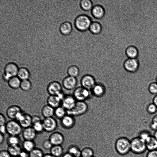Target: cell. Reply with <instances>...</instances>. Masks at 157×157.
Instances as JSON below:
<instances>
[{"mask_svg": "<svg viewBox=\"0 0 157 157\" xmlns=\"http://www.w3.org/2000/svg\"><path fill=\"white\" fill-rule=\"evenodd\" d=\"M131 139L128 137L123 136L117 140L115 148L118 153L121 155H125L131 152Z\"/></svg>", "mask_w": 157, "mask_h": 157, "instance_id": "obj_1", "label": "cell"}, {"mask_svg": "<svg viewBox=\"0 0 157 157\" xmlns=\"http://www.w3.org/2000/svg\"><path fill=\"white\" fill-rule=\"evenodd\" d=\"M92 22V20L89 16L82 14L79 15L75 18L74 24L78 30L84 32L89 30Z\"/></svg>", "mask_w": 157, "mask_h": 157, "instance_id": "obj_2", "label": "cell"}, {"mask_svg": "<svg viewBox=\"0 0 157 157\" xmlns=\"http://www.w3.org/2000/svg\"><path fill=\"white\" fill-rule=\"evenodd\" d=\"M130 145L131 152L134 154H141L147 150L145 142L138 136L131 139Z\"/></svg>", "mask_w": 157, "mask_h": 157, "instance_id": "obj_3", "label": "cell"}, {"mask_svg": "<svg viewBox=\"0 0 157 157\" xmlns=\"http://www.w3.org/2000/svg\"><path fill=\"white\" fill-rule=\"evenodd\" d=\"M18 69L17 65L14 63H7L4 67L3 79L7 82L11 78L17 76Z\"/></svg>", "mask_w": 157, "mask_h": 157, "instance_id": "obj_4", "label": "cell"}, {"mask_svg": "<svg viewBox=\"0 0 157 157\" xmlns=\"http://www.w3.org/2000/svg\"><path fill=\"white\" fill-rule=\"evenodd\" d=\"M88 108L87 104L84 101H77L73 108L66 110V113L73 117L81 115L86 112Z\"/></svg>", "mask_w": 157, "mask_h": 157, "instance_id": "obj_5", "label": "cell"}, {"mask_svg": "<svg viewBox=\"0 0 157 157\" xmlns=\"http://www.w3.org/2000/svg\"><path fill=\"white\" fill-rule=\"evenodd\" d=\"M6 125L9 135L18 136L22 132V127L16 120H11L6 123Z\"/></svg>", "mask_w": 157, "mask_h": 157, "instance_id": "obj_6", "label": "cell"}, {"mask_svg": "<svg viewBox=\"0 0 157 157\" xmlns=\"http://www.w3.org/2000/svg\"><path fill=\"white\" fill-rule=\"evenodd\" d=\"M123 66L126 71L129 73H135L138 71L140 64L137 58H128L124 62Z\"/></svg>", "mask_w": 157, "mask_h": 157, "instance_id": "obj_7", "label": "cell"}, {"mask_svg": "<svg viewBox=\"0 0 157 157\" xmlns=\"http://www.w3.org/2000/svg\"><path fill=\"white\" fill-rule=\"evenodd\" d=\"M89 90L83 87L79 86L74 91L73 96L77 101H84L90 96Z\"/></svg>", "mask_w": 157, "mask_h": 157, "instance_id": "obj_8", "label": "cell"}, {"mask_svg": "<svg viewBox=\"0 0 157 157\" xmlns=\"http://www.w3.org/2000/svg\"><path fill=\"white\" fill-rule=\"evenodd\" d=\"M42 123L44 131L48 132L54 131L58 126L56 120L53 117L44 118L42 121Z\"/></svg>", "mask_w": 157, "mask_h": 157, "instance_id": "obj_9", "label": "cell"}, {"mask_svg": "<svg viewBox=\"0 0 157 157\" xmlns=\"http://www.w3.org/2000/svg\"><path fill=\"white\" fill-rule=\"evenodd\" d=\"M47 90L49 95H58L62 92V86L59 82L52 81L48 85Z\"/></svg>", "mask_w": 157, "mask_h": 157, "instance_id": "obj_10", "label": "cell"}, {"mask_svg": "<svg viewBox=\"0 0 157 157\" xmlns=\"http://www.w3.org/2000/svg\"><path fill=\"white\" fill-rule=\"evenodd\" d=\"M82 86L88 90H91L96 84L94 78L90 75L86 74L84 75L81 80Z\"/></svg>", "mask_w": 157, "mask_h": 157, "instance_id": "obj_11", "label": "cell"}, {"mask_svg": "<svg viewBox=\"0 0 157 157\" xmlns=\"http://www.w3.org/2000/svg\"><path fill=\"white\" fill-rule=\"evenodd\" d=\"M48 139L53 145H61L65 141L64 135L59 132H55L51 133Z\"/></svg>", "mask_w": 157, "mask_h": 157, "instance_id": "obj_12", "label": "cell"}, {"mask_svg": "<svg viewBox=\"0 0 157 157\" xmlns=\"http://www.w3.org/2000/svg\"><path fill=\"white\" fill-rule=\"evenodd\" d=\"M76 17L72 18L70 21H63L60 24L59 29V32L62 35L66 36L69 35L71 33L73 30V26L71 20L74 18H75Z\"/></svg>", "mask_w": 157, "mask_h": 157, "instance_id": "obj_13", "label": "cell"}, {"mask_svg": "<svg viewBox=\"0 0 157 157\" xmlns=\"http://www.w3.org/2000/svg\"><path fill=\"white\" fill-rule=\"evenodd\" d=\"M76 100L73 95H65L61 102L62 106L66 110L73 108L76 103Z\"/></svg>", "mask_w": 157, "mask_h": 157, "instance_id": "obj_14", "label": "cell"}, {"mask_svg": "<svg viewBox=\"0 0 157 157\" xmlns=\"http://www.w3.org/2000/svg\"><path fill=\"white\" fill-rule=\"evenodd\" d=\"M60 124L64 128L70 129L74 126L75 121L73 116L67 114L60 119Z\"/></svg>", "mask_w": 157, "mask_h": 157, "instance_id": "obj_15", "label": "cell"}, {"mask_svg": "<svg viewBox=\"0 0 157 157\" xmlns=\"http://www.w3.org/2000/svg\"><path fill=\"white\" fill-rule=\"evenodd\" d=\"M77 83V80L76 78L68 75L63 79L62 85L65 89L71 90L75 87Z\"/></svg>", "mask_w": 157, "mask_h": 157, "instance_id": "obj_16", "label": "cell"}, {"mask_svg": "<svg viewBox=\"0 0 157 157\" xmlns=\"http://www.w3.org/2000/svg\"><path fill=\"white\" fill-rule=\"evenodd\" d=\"M17 121L24 128L32 125V116L28 113H23Z\"/></svg>", "mask_w": 157, "mask_h": 157, "instance_id": "obj_17", "label": "cell"}, {"mask_svg": "<svg viewBox=\"0 0 157 157\" xmlns=\"http://www.w3.org/2000/svg\"><path fill=\"white\" fill-rule=\"evenodd\" d=\"M91 13L94 18L99 19L104 17L105 11L104 8L102 6L97 4L93 6L91 10Z\"/></svg>", "mask_w": 157, "mask_h": 157, "instance_id": "obj_18", "label": "cell"}, {"mask_svg": "<svg viewBox=\"0 0 157 157\" xmlns=\"http://www.w3.org/2000/svg\"><path fill=\"white\" fill-rule=\"evenodd\" d=\"M21 112V109L19 106L16 105H13L7 108L6 114L9 118L11 120H15L17 115Z\"/></svg>", "mask_w": 157, "mask_h": 157, "instance_id": "obj_19", "label": "cell"}, {"mask_svg": "<svg viewBox=\"0 0 157 157\" xmlns=\"http://www.w3.org/2000/svg\"><path fill=\"white\" fill-rule=\"evenodd\" d=\"M22 134L24 140H33L36 138L37 133L31 126L24 128Z\"/></svg>", "mask_w": 157, "mask_h": 157, "instance_id": "obj_20", "label": "cell"}, {"mask_svg": "<svg viewBox=\"0 0 157 157\" xmlns=\"http://www.w3.org/2000/svg\"><path fill=\"white\" fill-rule=\"evenodd\" d=\"M61 99L57 95H49L47 100V104L54 109L60 106Z\"/></svg>", "mask_w": 157, "mask_h": 157, "instance_id": "obj_21", "label": "cell"}, {"mask_svg": "<svg viewBox=\"0 0 157 157\" xmlns=\"http://www.w3.org/2000/svg\"><path fill=\"white\" fill-rule=\"evenodd\" d=\"M92 94L97 97L102 96L105 93V88L101 83H96L91 89Z\"/></svg>", "mask_w": 157, "mask_h": 157, "instance_id": "obj_22", "label": "cell"}, {"mask_svg": "<svg viewBox=\"0 0 157 157\" xmlns=\"http://www.w3.org/2000/svg\"><path fill=\"white\" fill-rule=\"evenodd\" d=\"M73 155L74 157L81 156V148L77 145L73 143H71L67 147V151Z\"/></svg>", "mask_w": 157, "mask_h": 157, "instance_id": "obj_23", "label": "cell"}, {"mask_svg": "<svg viewBox=\"0 0 157 157\" xmlns=\"http://www.w3.org/2000/svg\"><path fill=\"white\" fill-rule=\"evenodd\" d=\"M81 148V156L82 157H93L94 152L92 148L87 145L78 146Z\"/></svg>", "mask_w": 157, "mask_h": 157, "instance_id": "obj_24", "label": "cell"}, {"mask_svg": "<svg viewBox=\"0 0 157 157\" xmlns=\"http://www.w3.org/2000/svg\"><path fill=\"white\" fill-rule=\"evenodd\" d=\"M17 76L21 80L29 79L30 73L28 68L25 67L19 68Z\"/></svg>", "mask_w": 157, "mask_h": 157, "instance_id": "obj_25", "label": "cell"}, {"mask_svg": "<svg viewBox=\"0 0 157 157\" xmlns=\"http://www.w3.org/2000/svg\"><path fill=\"white\" fill-rule=\"evenodd\" d=\"M125 53L129 58H136L138 56V50L136 46L129 45L126 48Z\"/></svg>", "mask_w": 157, "mask_h": 157, "instance_id": "obj_26", "label": "cell"}, {"mask_svg": "<svg viewBox=\"0 0 157 157\" xmlns=\"http://www.w3.org/2000/svg\"><path fill=\"white\" fill-rule=\"evenodd\" d=\"M55 109L47 104L44 105L42 108L41 112L44 118L53 117L54 114Z\"/></svg>", "mask_w": 157, "mask_h": 157, "instance_id": "obj_27", "label": "cell"}, {"mask_svg": "<svg viewBox=\"0 0 157 157\" xmlns=\"http://www.w3.org/2000/svg\"><path fill=\"white\" fill-rule=\"evenodd\" d=\"M102 26L100 22L98 21H93L91 23L89 30L92 33L98 34L101 31Z\"/></svg>", "mask_w": 157, "mask_h": 157, "instance_id": "obj_28", "label": "cell"}, {"mask_svg": "<svg viewBox=\"0 0 157 157\" xmlns=\"http://www.w3.org/2000/svg\"><path fill=\"white\" fill-rule=\"evenodd\" d=\"M7 150L12 157L19 156L22 151L19 144L8 145Z\"/></svg>", "mask_w": 157, "mask_h": 157, "instance_id": "obj_29", "label": "cell"}, {"mask_svg": "<svg viewBox=\"0 0 157 157\" xmlns=\"http://www.w3.org/2000/svg\"><path fill=\"white\" fill-rule=\"evenodd\" d=\"M145 143L148 151L157 149V140L153 136H151Z\"/></svg>", "mask_w": 157, "mask_h": 157, "instance_id": "obj_30", "label": "cell"}, {"mask_svg": "<svg viewBox=\"0 0 157 157\" xmlns=\"http://www.w3.org/2000/svg\"><path fill=\"white\" fill-rule=\"evenodd\" d=\"M21 80L17 76L11 78L7 82L8 84L11 88L17 89L20 88Z\"/></svg>", "mask_w": 157, "mask_h": 157, "instance_id": "obj_31", "label": "cell"}, {"mask_svg": "<svg viewBox=\"0 0 157 157\" xmlns=\"http://www.w3.org/2000/svg\"><path fill=\"white\" fill-rule=\"evenodd\" d=\"M50 153L55 157H60L63 154V149L62 145H53L50 150Z\"/></svg>", "mask_w": 157, "mask_h": 157, "instance_id": "obj_32", "label": "cell"}, {"mask_svg": "<svg viewBox=\"0 0 157 157\" xmlns=\"http://www.w3.org/2000/svg\"><path fill=\"white\" fill-rule=\"evenodd\" d=\"M67 73L68 76L76 78L79 75L80 69L76 65H70L67 68Z\"/></svg>", "mask_w": 157, "mask_h": 157, "instance_id": "obj_33", "label": "cell"}, {"mask_svg": "<svg viewBox=\"0 0 157 157\" xmlns=\"http://www.w3.org/2000/svg\"><path fill=\"white\" fill-rule=\"evenodd\" d=\"M22 145L24 150L28 153L36 148L35 143L33 140H24Z\"/></svg>", "mask_w": 157, "mask_h": 157, "instance_id": "obj_34", "label": "cell"}, {"mask_svg": "<svg viewBox=\"0 0 157 157\" xmlns=\"http://www.w3.org/2000/svg\"><path fill=\"white\" fill-rule=\"evenodd\" d=\"M93 6L91 0H81L80 1V7L83 10L85 11H90Z\"/></svg>", "mask_w": 157, "mask_h": 157, "instance_id": "obj_35", "label": "cell"}, {"mask_svg": "<svg viewBox=\"0 0 157 157\" xmlns=\"http://www.w3.org/2000/svg\"><path fill=\"white\" fill-rule=\"evenodd\" d=\"M66 114V110L62 106L55 109L54 116L57 118L61 119Z\"/></svg>", "mask_w": 157, "mask_h": 157, "instance_id": "obj_36", "label": "cell"}, {"mask_svg": "<svg viewBox=\"0 0 157 157\" xmlns=\"http://www.w3.org/2000/svg\"><path fill=\"white\" fill-rule=\"evenodd\" d=\"M20 141L18 136L9 135L7 138V142L8 145H19Z\"/></svg>", "mask_w": 157, "mask_h": 157, "instance_id": "obj_37", "label": "cell"}, {"mask_svg": "<svg viewBox=\"0 0 157 157\" xmlns=\"http://www.w3.org/2000/svg\"><path fill=\"white\" fill-rule=\"evenodd\" d=\"M32 87V83L29 79L21 80L20 88L23 91H29Z\"/></svg>", "mask_w": 157, "mask_h": 157, "instance_id": "obj_38", "label": "cell"}, {"mask_svg": "<svg viewBox=\"0 0 157 157\" xmlns=\"http://www.w3.org/2000/svg\"><path fill=\"white\" fill-rule=\"evenodd\" d=\"M44 155L41 149L36 147L29 153L28 157H43Z\"/></svg>", "mask_w": 157, "mask_h": 157, "instance_id": "obj_39", "label": "cell"}, {"mask_svg": "<svg viewBox=\"0 0 157 157\" xmlns=\"http://www.w3.org/2000/svg\"><path fill=\"white\" fill-rule=\"evenodd\" d=\"M147 89L149 92L151 94L156 95L157 94V83L155 82H152L148 85Z\"/></svg>", "mask_w": 157, "mask_h": 157, "instance_id": "obj_40", "label": "cell"}, {"mask_svg": "<svg viewBox=\"0 0 157 157\" xmlns=\"http://www.w3.org/2000/svg\"><path fill=\"white\" fill-rule=\"evenodd\" d=\"M32 127L37 134L42 133L44 131L42 121L33 124Z\"/></svg>", "mask_w": 157, "mask_h": 157, "instance_id": "obj_41", "label": "cell"}, {"mask_svg": "<svg viewBox=\"0 0 157 157\" xmlns=\"http://www.w3.org/2000/svg\"><path fill=\"white\" fill-rule=\"evenodd\" d=\"M147 112L150 114H154L157 112V107L152 102L149 103L146 107Z\"/></svg>", "mask_w": 157, "mask_h": 157, "instance_id": "obj_42", "label": "cell"}, {"mask_svg": "<svg viewBox=\"0 0 157 157\" xmlns=\"http://www.w3.org/2000/svg\"><path fill=\"white\" fill-rule=\"evenodd\" d=\"M151 136L152 135L149 131L143 130L139 133L138 136L146 142Z\"/></svg>", "mask_w": 157, "mask_h": 157, "instance_id": "obj_43", "label": "cell"}, {"mask_svg": "<svg viewBox=\"0 0 157 157\" xmlns=\"http://www.w3.org/2000/svg\"><path fill=\"white\" fill-rule=\"evenodd\" d=\"M150 126L151 129L154 131L157 129V114L152 117Z\"/></svg>", "mask_w": 157, "mask_h": 157, "instance_id": "obj_44", "label": "cell"}, {"mask_svg": "<svg viewBox=\"0 0 157 157\" xmlns=\"http://www.w3.org/2000/svg\"><path fill=\"white\" fill-rule=\"evenodd\" d=\"M42 145L43 147L46 150H50L53 146V145L48 139H45L43 141Z\"/></svg>", "mask_w": 157, "mask_h": 157, "instance_id": "obj_45", "label": "cell"}, {"mask_svg": "<svg viewBox=\"0 0 157 157\" xmlns=\"http://www.w3.org/2000/svg\"><path fill=\"white\" fill-rule=\"evenodd\" d=\"M145 157H157V149L148 151Z\"/></svg>", "mask_w": 157, "mask_h": 157, "instance_id": "obj_46", "label": "cell"}, {"mask_svg": "<svg viewBox=\"0 0 157 157\" xmlns=\"http://www.w3.org/2000/svg\"><path fill=\"white\" fill-rule=\"evenodd\" d=\"M0 157H12L7 150H2L0 151Z\"/></svg>", "mask_w": 157, "mask_h": 157, "instance_id": "obj_47", "label": "cell"}, {"mask_svg": "<svg viewBox=\"0 0 157 157\" xmlns=\"http://www.w3.org/2000/svg\"><path fill=\"white\" fill-rule=\"evenodd\" d=\"M40 117L37 115H34L32 116V124L34 123L41 122Z\"/></svg>", "mask_w": 157, "mask_h": 157, "instance_id": "obj_48", "label": "cell"}, {"mask_svg": "<svg viewBox=\"0 0 157 157\" xmlns=\"http://www.w3.org/2000/svg\"><path fill=\"white\" fill-rule=\"evenodd\" d=\"M6 119L5 117L2 113L0 114V125H6Z\"/></svg>", "mask_w": 157, "mask_h": 157, "instance_id": "obj_49", "label": "cell"}, {"mask_svg": "<svg viewBox=\"0 0 157 157\" xmlns=\"http://www.w3.org/2000/svg\"><path fill=\"white\" fill-rule=\"evenodd\" d=\"M0 133L3 135L7 133L6 125L0 126Z\"/></svg>", "mask_w": 157, "mask_h": 157, "instance_id": "obj_50", "label": "cell"}, {"mask_svg": "<svg viewBox=\"0 0 157 157\" xmlns=\"http://www.w3.org/2000/svg\"><path fill=\"white\" fill-rule=\"evenodd\" d=\"M20 157H28L29 153L25 151H22L19 156Z\"/></svg>", "mask_w": 157, "mask_h": 157, "instance_id": "obj_51", "label": "cell"}, {"mask_svg": "<svg viewBox=\"0 0 157 157\" xmlns=\"http://www.w3.org/2000/svg\"><path fill=\"white\" fill-rule=\"evenodd\" d=\"M152 103H153L157 107V94L155 95L152 99Z\"/></svg>", "mask_w": 157, "mask_h": 157, "instance_id": "obj_52", "label": "cell"}, {"mask_svg": "<svg viewBox=\"0 0 157 157\" xmlns=\"http://www.w3.org/2000/svg\"><path fill=\"white\" fill-rule=\"evenodd\" d=\"M61 157H74L73 155L70 154V153L66 152L64 153Z\"/></svg>", "mask_w": 157, "mask_h": 157, "instance_id": "obj_53", "label": "cell"}, {"mask_svg": "<svg viewBox=\"0 0 157 157\" xmlns=\"http://www.w3.org/2000/svg\"><path fill=\"white\" fill-rule=\"evenodd\" d=\"M0 144H2L4 140V135L0 133Z\"/></svg>", "mask_w": 157, "mask_h": 157, "instance_id": "obj_54", "label": "cell"}, {"mask_svg": "<svg viewBox=\"0 0 157 157\" xmlns=\"http://www.w3.org/2000/svg\"><path fill=\"white\" fill-rule=\"evenodd\" d=\"M43 157H55L50 153L46 154H44Z\"/></svg>", "mask_w": 157, "mask_h": 157, "instance_id": "obj_55", "label": "cell"}, {"mask_svg": "<svg viewBox=\"0 0 157 157\" xmlns=\"http://www.w3.org/2000/svg\"><path fill=\"white\" fill-rule=\"evenodd\" d=\"M153 136L157 140V129L154 131Z\"/></svg>", "mask_w": 157, "mask_h": 157, "instance_id": "obj_56", "label": "cell"}, {"mask_svg": "<svg viewBox=\"0 0 157 157\" xmlns=\"http://www.w3.org/2000/svg\"><path fill=\"white\" fill-rule=\"evenodd\" d=\"M155 82L157 83V75H156V76L155 77Z\"/></svg>", "mask_w": 157, "mask_h": 157, "instance_id": "obj_57", "label": "cell"}, {"mask_svg": "<svg viewBox=\"0 0 157 157\" xmlns=\"http://www.w3.org/2000/svg\"><path fill=\"white\" fill-rule=\"evenodd\" d=\"M20 157L19 156H13V157Z\"/></svg>", "mask_w": 157, "mask_h": 157, "instance_id": "obj_58", "label": "cell"}, {"mask_svg": "<svg viewBox=\"0 0 157 157\" xmlns=\"http://www.w3.org/2000/svg\"><path fill=\"white\" fill-rule=\"evenodd\" d=\"M82 157V156H79V157Z\"/></svg>", "mask_w": 157, "mask_h": 157, "instance_id": "obj_59", "label": "cell"}, {"mask_svg": "<svg viewBox=\"0 0 157 157\" xmlns=\"http://www.w3.org/2000/svg\"><path fill=\"white\" fill-rule=\"evenodd\" d=\"M93 157H95V156H93Z\"/></svg>", "mask_w": 157, "mask_h": 157, "instance_id": "obj_60", "label": "cell"}]
</instances>
